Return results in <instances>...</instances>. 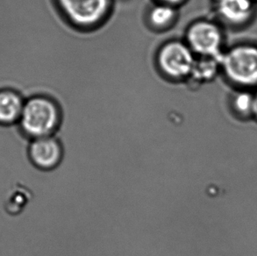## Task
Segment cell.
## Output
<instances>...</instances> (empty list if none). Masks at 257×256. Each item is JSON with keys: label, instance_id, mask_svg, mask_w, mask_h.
Listing matches in <instances>:
<instances>
[{"label": "cell", "instance_id": "6da1fadb", "mask_svg": "<svg viewBox=\"0 0 257 256\" xmlns=\"http://www.w3.org/2000/svg\"><path fill=\"white\" fill-rule=\"evenodd\" d=\"M60 111L47 97H33L26 102L20 118L21 130L31 140L53 136L60 125Z\"/></svg>", "mask_w": 257, "mask_h": 256}, {"label": "cell", "instance_id": "7a4b0ae2", "mask_svg": "<svg viewBox=\"0 0 257 256\" xmlns=\"http://www.w3.org/2000/svg\"><path fill=\"white\" fill-rule=\"evenodd\" d=\"M220 69L227 81L241 89L257 86V46L239 44L223 53Z\"/></svg>", "mask_w": 257, "mask_h": 256}, {"label": "cell", "instance_id": "3957f363", "mask_svg": "<svg viewBox=\"0 0 257 256\" xmlns=\"http://www.w3.org/2000/svg\"><path fill=\"white\" fill-rule=\"evenodd\" d=\"M187 45L200 56L219 58L222 56L223 34L218 25L208 21L195 22L186 35Z\"/></svg>", "mask_w": 257, "mask_h": 256}, {"label": "cell", "instance_id": "277c9868", "mask_svg": "<svg viewBox=\"0 0 257 256\" xmlns=\"http://www.w3.org/2000/svg\"><path fill=\"white\" fill-rule=\"evenodd\" d=\"M196 59L191 48L182 42H169L160 49L158 64L162 71L172 78L191 76Z\"/></svg>", "mask_w": 257, "mask_h": 256}, {"label": "cell", "instance_id": "5b68a950", "mask_svg": "<svg viewBox=\"0 0 257 256\" xmlns=\"http://www.w3.org/2000/svg\"><path fill=\"white\" fill-rule=\"evenodd\" d=\"M28 156L33 166L49 172L62 164L64 150L59 140L53 135L32 140L28 146Z\"/></svg>", "mask_w": 257, "mask_h": 256}, {"label": "cell", "instance_id": "8992f818", "mask_svg": "<svg viewBox=\"0 0 257 256\" xmlns=\"http://www.w3.org/2000/svg\"><path fill=\"white\" fill-rule=\"evenodd\" d=\"M62 10L75 24L90 27L102 21L107 14L109 0H57Z\"/></svg>", "mask_w": 257, "mask_h": 256}, {"label": "cell", "instance_id": "52a82bcc", "mask_svg": "<svg viewBox=\"0 0 257 256\" xmlns=\"http://www.w3.org/2000/svg\"><path fill=\"white\" fill-rule=\"evenodd\" d=\"M217 13L226 24L241 27L247 24L254 14L253 0H219Z\"/></svg>", "mask_w": 257, "mask_h": 256}, {"label": "cell", "instance_id": "ba28073f", "mask_svg": "<svg viewBox=\"0 0 257 256\" xmlns=\"http://www.w3.org/2000/svg\"><path fill=\"white\" fill-rule=\"evenodd\" d=\"M24 102L14 91L0 92V124L12 125L20 121L24 107Z\"/></svg>", "mask_w": 257, "mask_h": 256}, {"label": "cell", "instance_id": "9c48e42d", "mask_svg": "<svg viewBox=\"0 0 257 256\" xmlns=\"http://www.w3.org/2000/svg\"><path fill=\"white\" fill-rule=\"evenodd\" d=\"M219 58L201 56V59L196 60L190 77L197 83H206L214 79L220 69Z\"/></svg>", "mask_w": 257, "mask_h": 256}, {"label": "cell", "instance_id": "30bf717a", "mask_svg": "<svg viewBox=\"0 0 257 256\" xmlns=\"http://www.w3.org/2000/svg\"><path fill=\"white\" fill-rule=\"evenodd\" d=\"M254 101V93L247 89H241L232 97L231 106L238 117L248 118L253 117Z\"/></svg>", "mask_w": 257, "mask_h": 256}, {"label": "cell", "instance_id": "8fae6325", "mask_svg": "<svg viewBox=\"0 0 257 256\" xmlns=\"http://www.w3.org/2000/svg\"><path fill=\"white\" fill-rule=\"evenodd\" d=\"M176 14L173 6L162 3L150 10L149 19L150 23L156 28H165L173 22Z\"/></svg>", "mask_w": 257, "mask_h": 256}, {"label": "cell", "instance_id": "7c38bea8", "mask_svg": "<svg viewBox=\"0 0 257 256\" xmlns=\"http://www.w3.org/2000/svg\"><path fill=\"white\" fill-rule=\"evenodd\" d=\"M254 110H253V117L257 120V90L254 93Z\"/></svg>", "mask_w": 257, "mask_h": 256}, {"label": "cell", "instance_id": "4fadbf2b", "mask_svg": "<svg viewBox=\"0 0 257 256\" xmlns=\"http://www.w3.org/2000/svg\"><path fill=\"white\" fill-rule=\"evenodd\" d=\"M160 1L162 3L168 4V5H171V6H174V5L181 3L183 0H160Z\"/></svg>", "mask_w": 257, "mask_h": 256}, {"label": "cell", "instance_id": "5bb4252c", "mask_svg": "<svg viewBox=\"0 0 257 256\" xmlns=\"http://www.w3.org/2000/svg\"><path fill=\"white\" fill-rule=\"evenodd\" d=\"M253 1H254V2H257V0H253Z\"/></svg>", "mask_w": 257, "mask_h": 256}, {"label": "cell", "instance_id": "9a60e30c", "mask_svg": "<svg viewBox=\"0 0 257 256\" xmlns=\"http://www.w3.org/2000/svg\"><path fill=\"white\" fill-rule=\"evenodd\" d=\"M216 1H217V2H218V1H219V0H216Z\"/></svg>", "mask_w": 257, "mask_h": 256}]
</instances>
